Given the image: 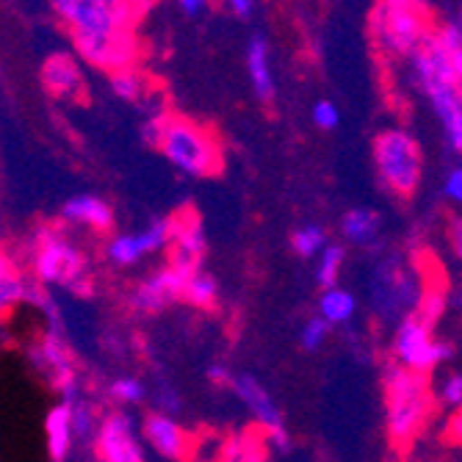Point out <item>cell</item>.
Returning a JSON list of instances; mask_svg holds the SVG:
<instances>
[{"label":"cell","mask_w":462,"mask_h":462,"mask_svg":"<svg viewBox=\"0 0 462 462\" xmlns=\"http://www.w3.org/2000/svg\"><path fill=\"white\" fill-rule=\"evenodd\" d=\"M310 119L319 131H335L341 125V111L332 100H316L310 108Z\"/></svg>","instance_id":"d6a6232c"},{"label":"cell","mask_w":462,"mask_h":462,"mask_svg":"<svg viewBox=\"0 0 462 462\" xmlns=\"http://www.w3.org/2000/svg\"><path fill=\"white\" fill-rule=\"evenodd\" d=\"M95 448L103 462H144L142 432L136 430L134 415L125 410L103 415L95 435Z\"/></svg>","instance_id":"8fae6325"},{"label":"cell","mask_w":462,"mask_h":462,"mask_svg":"<svg viewBox=\"0 0 462 462\" xmlns=\"http://www.w3.org/2000/svg\"><path fill=\"white\" fill-rule=\"evenodd\" d=\"M219 462H266V438L241 432L222 440Z\"/></svg>","instance_id":"cb8c5ba5"},{"label":"cell","mask_w":462,"mask_h":462,"mask_svg":"<svg viewBox=\"0 0 462 462\" xmlns=\"http://www.w3.org/2000/svg\"><path fill=\"white\" fill-rule=\"evenodd\" d=\"M61 219L95 233H108L114 227V211L97 194H75L61 205Z\"/></svg>","instance_id":"d6986e66"},{"label":"cell","mask_w":462,"mask_h":462,"mask_svg":"<svg viewBox=\"0 0 462 462\" xmlns=\"http://www.w3.org/2000/svg\"><path fill=\"white\" fill-rule=\"evenodd\" d=\"M344 263H346V246L344 244H329L316 258V282L321 285V291L338 285Z\"/></svg>","instance_id":"4316f807"},{"label":"cell","mask_w":462,"mask_h":462,"mask_svg":"<svg viewBox=\"0 0 462 462\" xmlns=\"http://www.w3.org/2000/svg\"><path fill=\"white\" fill-rule=\"evenodd\" d=\"M222 9L230 12L236 20L249 23V20H255V14L261 12V4H255V0H227V4H222Z\"/></svg>","instance_id":"d590c367"},{"label":"cell","mask_w":462,"mask_h":462,"mask_svg":"<svg viewBox=\"0 0 462 462\" xmlns=\"http://www.w3.org/2000/svg\"><path fill=\"white\" fill-rule=\"evenodd\" d=\"M183 300L191 305V308H199V310H211L219 300V280L205 272V269H197L189 282H186V291H183Z\"/></svg>","instance_id":"d4e9b609"},{"label":"cell","mask_w":462,"mask_h":462,"mask_svg":"<svg viewBox=\"0 0 462 462\" xmlns=\"http://www.w3.org/2000/svg\"><path fill=\"white\" fill-rule=\"evenodd\" d=\"M266 446H269V448H274V451H280V454L291 451V438H288L285 427H280V430H272V432H266Z\"/></svg>","instance_id":"ab89813d"},{"label":"cell","mask_w":462,"mask_h":462,"mask_svg":"<svg viewBox=\"0 0 462 462\" xmlns=\"http://www.w3.org/2000/svg\"><path fill=\"white\" fill-rule=\"evenodd\" d=\"M443 194L462 211V163H457L448 170V175L443 180Z\"/></svg>","instance_id":"e575fe53"},{"label":"cell","mask_w":462,"mask_h":462,"mask_svg":"<svg viewBox=\"0 0 462 462\" xmlns=\"http://www.w3.org/2000/svg\"><path fill=\"white\" fill-rule=\"evenodd\" d=\"M28 282L23 280V274L17 272V266L12 263V258L0 249V316L9 313L14 305L28 300Z\"/></svg>","instance_id":"603a6c76"},{"label":"cell","mask_w":462,"mask_h":462,"mask_svg":"<svg viewBox=\"0 0 462 462\" xmlns=\"http://www.w3.org/2000/svg\"><path fill=\"white\" fill-rule=\"evenodd\" d=\"M383 385H385V427L396 446L412 443L435 410V391L430 385L427 374H415L393 360L385 363L383 371Z\"/></svg>","instance_id":"3957f363"},{"label":"cell","mask_w":462,"mask_h":462,"mask_svg":"<svg viewBox=\"0 0 462 462\" xmlns=\"http://www.w3.org/2000/svg\"><path fill=\"white\" fill-rule=\"evenodd\" d=\"M136 4H114V0H59L53 12L69 28L75 51L89 64L100 69L122 72L131 69L136 59V39H134V14Z\"/></svg>","instance_id":"6da1fadb"},{"label":"cell","mask_w":462,"mask_h":462,"mask_svg":"<svg viewBox=\"0 0 462 462\" xmlns=\"http://www.w3.org/2000/svg\"><path fill=\"white\" fill-rule=\"evenodd\" d=\"M31 266H33L36 280L45 285H75L87 274V258H83V252L64 233L53 227L39 230Z\"/></svg>","instance_id":"9c48e42d"},{"label":"cell","mask_w":462,"mask_h":462,"mask_svg":"<svg viewBox=\"0 0 462 462\" xmlns=\"http://www.w3.org/2000/svg\"><path fill=\"white\" fill-rule=\"evenodd\" d=\"M230 376H233V371L225 363H211V365H208V380L217 383V385H227Z\"/></svg>","instance_id":"60d3db41"},{"label":"cell","mask_w":462,"mask_h":462,"mask_svg":"<svg viewBox=\"0 0 462 462\" xmlns=\"http://www.w3.org/2000/svg\"><path fill=\"white\" fill-rule=\"evenodd\" d=\"M42 432H45V448L48 457L53 462H64L72 451L75 438V427H72V404L69 402H59L48 410L45 424H42Z\"/></svg>","instance_id":"ffe728a7"},{"label":"cell","mask_w":462,"mask_h":462,"mask_svg":"<svg viewBox=\"0 0 462 462\" xmlns=\"http://www.w3.org/2000/svg\"><path fill=\"white\" fill-rule=\"evenodd\" d=\"M443 305H446V300H443V293L440 291H427L424 293V300H421V305H418V310H415V316H421L427 324H438V319H440V313H443Z\"/></svg>","instance_id":"836d02e7"},{"label":"cell","mask_w":462,"mask_h":462,"mask_svg":"<svg viewBox=\"0 0 462 462\" xmlns=\"http://www.w3.org/2000/svg\"><path fill=\"white\" fill-rule=\"evenodd\" d=\"M329 324L324 321V319H308L305 321V327H302V332H300V344H302V349H308V352H319L324 344H327V338H329Z\"/></svg>","instance_id":"1f68e13d"},{"label":"cell","mask_w":462,"mask_h":462,"mask_svg":"<svg viewBox=\"0 0 462 462\" xmlns=\"http://www.w3.org/2000/svg\"><path fill=\"white\" fill-rule=\"evenodd\" d=\"M451 64H454V78H457V89L462 95V48L451 53Z\"/></svg>","instance_id":"b9f144b4"},{"label":"cell","mask_w":462,"mask_h":462,"mask_svg":"<svg viewBox=\"0 0 462 462\" xmlns=\"http://www.w3.org/2000/svg\"><path fill=\"white\" fill-rule=\"evenodd\" d=\"M374 170L396 197H412L424 180V150L404 128H388L374 139Z\"/></svg>","instance_id":"8992f818"},{"label":"cell","mask_w":462,"mask_h":462,"mask_svg":"<svg viewBox=\"0 0 462 462\" xmlns=\"http://www.w3.org/2000/svg\"><path fill=\"white\" fill-rule=\"evenodd\" d=\"M421 277L415 274V269L404 266L399 258H388L376 266L374 282H371V300L374 308L380 310L385 319H407L418 310L424 300Z\"/></svg>","instance_id":"ba28073f"},{"label":"cell","mask_w":462,"mask_h":462,"mask_svg":"<svg viewBox=\"0 0 462 462\" xmlns=\"http://www.w3.org/2000/svg\"><path fill=\"white\" fill-rule=\"evenodd\" d=\"M446 238H448V246L454 252V258L462 263V214L451 217L446 222Z\"/></svg>","instance_id":"8d00e7d4"},{"label":"cell","mask_w":462,"mask_h":462,"mask_svg":"<svg viewBox=\"0 0 462 462\" xmlns=\"http://www.w3.org/2000/svg\"><path fill=\"white\" fill-rule=\"evenodd\" d=\"M178 9H180L189 20H197L199 14L211 12V9H214V4H208V0H180Z\"/></svg>","instance_id":"74e56055"},{"label":"cell","mask_w":462,"mask_h":462,"mask_svg":"<svg viewBox=\"0 0 462 462\" xmlns=\"http://www.w3.org/2000/svg\"><path fill=\"white\" fill-rule=\"evenodd\" d=\"M194 272H183L172 263L158 266L152 274H147L142 282L134 285L131 291V308L139 313H158L166 305H172L175 300H183L186 282Z\"/></svg>","instance_id":"4fadbf2b"},{"label":"cell","mask_w":462,"mask_h":462,"mask_svg":"<svg viewBox=\"0 0 462 462\" xmlns=\"http://www.w3.org/2000/svg\"><path fill=\"white\" fill-rule=\"evenodd\" d=\"M383 233V217L374 211V208L357 205L349 208L341 219V236L352 244V246H374L380 241Z\"/></svg>","instance_id":"44dd1931"},{"label":"cell","mask_w":462,"mask_h":462,"mask_svg":"<svg viewBox=\"0 0 462 462\" xmlns=\"http://www.w3.org/2000/svg\"><path fill=\"white\" fill-rule=\"evenodd\" d=\"M435 402L448 410L462 407V371H448L440 376V383L435 385Z\"/></svg>","instance_id":"4dcf8cb0"},{"label":"cell","mask_w":462,"mask_h":462,"mask_svg":"<svg viewBox=\"0 0 462 462\" xmlns=\"http://www.w3.org/2000/svg\"><path fill=\"white\" fill-rule=\"evenodd\" d=\"M454 355L451 344L438 341L432 324H427L421 316H407L396 324L393 338H391V357L396 365L415 371V374H427L435 371L440 363H446Z\"/></svg>","instance_id":"52a82bcc"},{"label":"cell","mask_w":462,"mask_h":462,"mask_svg":"<svg viewBox=\"0 0 462 462\" xmlns=\"http://www.w3.org/2000/svg\"><path fill=\"white\" fill-rule=\"evenodd\" d=\"M371 39L376 51L388 59H412L435 33L438 20L430 4L415 0H383L371 9L368 17Z\"/></svg>","instance_id":"277c9868"},{"label":"cell","mask_w":462,"mask_h":462,"mask_svg":"<svg viewBox=\"0 0 462 462\" xmlns=\"http://www.w3.org/2000/svg\"><path fill=\"white\" fill-rule=\"evenodd\" d=\"M244 61H246V75H249L255 97L261 103H272L277 95V80H274V69H272V51H269L266 33L255 31L246 39Z\"/></svg>","instance_id":"e0dca14e"},{"label":"cell","mask_w":462,"mask_h":462,"mask_svg":"<svg viewBox=\"0 0 462 462\" xmlns=\"http://www.w3.org/2000/svg\"><path fill=\"white\" fill-rule=\"evenodd\" d=\"M446 438L451 443L462 446V407L448 415V421H446Z\"/></svg>","instance_id":"f35d334b"},{"label":"cell","mask_w":462,"mask_h":462,"mask_svg":"<svg viewBox=\"0 0 462 462\" xmlns=\"http://www.w3.org/2000/svg\"><path fill=\"white\" fill-rule=\"evenodd\" d=\"M108 393H111L114 402L128 404V407L142 404L147 399V388H144V383L139 380V376H119V380L111 383Z\"/></svg>","instance_id":"f546056e"},{"label":"cell","mask_w":462,"mask_h":462,"mask_svg":"<svg viewBox=\"0 0 462 462\" xmlns=\"http://www.w3.org/2000/svg\"><path fill=\"white\" fill-rule=\"evenodd\" d=\"M42 87L59 100H75L83 95V75L69 53H51L42 61Z\"/></svg>","instance_id":"ac0fdd59"},{"label":"cell","mask_w":462,"mask_h":462,"mask_svg":"<svg viewBox=\"0 0 462 462\" xmlns=\"http://www.w3.org/2000/svg\"><path fill=\"white\" fill-rule=\"evenodd\" d=\"M158 150L175 170H180L189 178L217 175V170L222 166V147L217 136L205 125L186 116H175V114L166 116Z\"/></svg>","instance_id":"5b68a950"},{"label":"cell","mask_w":462,"mask_h":462,"mask_svg":"<svg viewBox=\"0 0 462 462\" xmlns=\"http://www.w3.org/2000/svg\"><path fill=\"white\" fill-rule=\"evenodd\" d=\"M142 440L166 462H186L194 457V443L197 438L189 435V430L178 421V418L150 410L142 418Z\"/></svg>","instance_id":"5bb4252c"},{"label":"cell","mask_w":462,"mask_h":462,"mask_svg":"<svg viewBox=\"0 0 462 462\" xmlns=\"http://www.w3.org/2000/svg\"><path fill=\"white\" fill-rule=\"evenodd\" d=\"M327 246H329V236L316 222H308V225H302V227H297V230L291 233V249L297 252L300 258L313 261V258L321 255Z\"/></svg>","instance_id":"484cf974"},{"label":"cell","mask_w":462,"mask_h":462,"mask_svg":"<svg viewBox=\"0 0 462 462\" xmlns=\"http://www.w3.org/2000/svg\"><path fill=\"white\" fill-rule=\"evenodd\" d=\"M31 363L48 376V383L64 396V402H75L78 396V374L75 363L69 357V349L56 329H48L39 338L36 346H31Z\"/></svg>","instance_id":"7c38bea8"},{"label":"cell","mask_w":462,"mask_h":462,"mask_svg":"<svg viewBox=\"0 0 462 462\" xmlns=\"http://www.w3.org/2000/svg\"><path fill=\"white\" fill-rule=\"evenodd\" d=\"M357 313V297L352 291H346L344 285H335L321 291L319 297V319H324L329 327L338 324H349Z\"/></svg>","instance_id":"7402d4cb"},{"label":"cell","mask_w":462,"mask_h":462,"mask_svg":"<svg viewBox=\"0 0 462 462\" xmlns=\"http://www.w3.org/2000/svg\"><path fill=\"white\" fill-rule=\"evenodd\" d=\"M172 244V219H155L134 233H116L106 244V258L116 269L139 266L144 258L158 255L161 249H170Z\"/></svg>","instance_id":"30bf717a"},{"label":"cell","mask_w":462,"mask_h":462,"mask_svg":"<svg viewBox=\"0 0 462 462\" xmlns=\"http://www.w3.org/2000/svg\"><path fill=\"white\" fill-rule=\"evenodd\" d=\"M457 20H459V25H462V4L457 6Z\"/></svg>","instance_id":"7bdbcfd3"},{"label":"cell","mask_w":462,"mask_h":462,"mask_svg":"<svg viewBox=\"0 0 462 462\" xmlns=\"http://www.w3.org/2000/svg\"><path fill=\"white\" fill-rule=\"evenodd\" d=\"M72 404V427H75V438L78 440H95L97 430H100V421L103 418L95 415V407L87 402V399H75L69 402Z\"/></svg>","instance_id":"f1b7e54d"},{"label":"cell","mask_w":462,"mask_h":462,"mask_svg":"<svg viewBox=\"0 0 462 462\" xmlns=\"http://www.w3.org/2000/svg\"><path fill=\"white\" fill-rule=\"evenodd\" d=\"M208 252V236L197 214H178L172 219V244H170V261L183 272H197L202 269Z\"/></svg>","instance_id":"9a60e30c"},{"label":"cell","mask_w":462,"mask_h":462,"mask_svg":"<svg viewBox=\"0 0 462 462\" xmlns=\"http://www.w3.org/2000/svg\"><path fill=\"white\" fill-rule=\"evenodd\" d=\"M147 87H150L147 78L142 72H136L134 67L111 75V89H114V95L122 97V100H128V103H139L147 95Z\"/></svg>","instance_id":"83f0119b"},{"label":"cell","mask_w":462,"mask_h":462,"mask_svg":"<svg viewBox=\"0 0 462 462\" xmlns=\"http://www.w3.org/2000/svg\"><path fill=\"white\" fill-rule=\"evenodd\" d=\"M227 388H230V391L236 393V399L249 410V415L255 418V424H261L266 432L285 427L282 412H280L277 402H274L272 393L263 388V383L255 380L252 374H246V371H233Z\"/></svg>","instance_id":"2e32d148"},{"label":"cell","mask_w":462,"mask_h":462,"mask_svg":"<svg viewBox=\"0 0 462 462\" xmlns=\"http://www.w3.org/2000/svg\"><path fill=\"white\" fill-rule=\"evenodd\" d=\"M410 78L415 89L432 106V114L440 122L448 150L462 155V95L457 89L451 53L435 39V33L410 59Z\"/></svg>","instance_id":"7a4b0ae2"}]
</instances>
